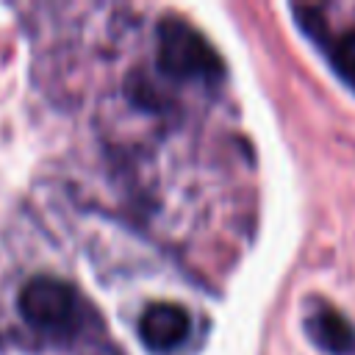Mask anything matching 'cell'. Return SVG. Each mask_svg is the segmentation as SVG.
Listing matches in <instances>:
<instances>
[{
  "mask_svg": "<svg viewBox=\"0 0 355 355\" xmlns=\"http://www.w3.org/2000/svg\"><path fill=\"white\" fill-rule=\"evenodd\" d=\"M158 67L183 80H219L222 58L208 44V39L180 17H164L158 22V44H155Z\"/></svg>",
  "mask_w": 355,
  "mask_h": 355,
  "instance_id": "1",
  "label": "cell"
},
{
  "mask_svg": "<svg viewBox=\"0 0 355 355\" xmlns=\"http://www.w3.org/2000/svg\"><path fill=\"white\" fill-rule=\"evenodd\" d=\"M333 64L341 72V78L355 86V28L336 42V47H333Z\"/></svg>",
  "mask_w": 355,
  "mask_h": 355,
  "instance_id": "5",
  "label": "cell"
},
{
  "mask_svg": "<svg viewBox=\"0 0 355 355\" xmlns=\"http://www.w3.org/2000/svg\"><path fill=\"white\" fill-rule=\"evenodd\" d=\"M189 327H191L189 311L172 300H155V302L144 305V311L136 319V333H139L141 344L155 352L178 347L186 338Z\"/></svg>",
  "mask_w": 355,
  "mask_h": 355,
  "instance_id": "3",
  "label": "cell"
},
{
  "mask_svg": "<svg viewBox=\"0 0 355 355\" xmlns=\"http://www.w3.org/2000/svg\"><path fill=\"white\" fill-rule=\"evenodd\" d=\"M94 355H119L116 349H100V352H94Z\"/></svg>",
  "mask_w": 355,
  "mask_h": 355,
  "instance_id": "6",
  "label": "cell"
},
{
  "mask_svg": "<svg viewBox=\"0 0 355 355\" xmlns=\"http://www.w3.org/2000/svg\"><path fill=\"white\" fill-rule=\"evenodd\" d=\"M17 308L31 327L42 333H67L80 316V297L55 275H33L22 283Z\"/></svg>",
  "mask_w": 355,
  "mask_h": 355,
  "instance_id": "2",
  "label": "cell"
},
{
  "mask_svg": "<svg viewBox=\"0 0 355 355\" xmlns=\"http://www.w3.org/2000/svg\"><path fill=\"white\" fill-rule=\"evenodd\" d=\"M308 327H311V336L330 352H347L355 347V330L349 327V322L344 316H338L330 308L316 311V316L308 322Z\"/></svg>",
  "mask_w": 355,
  "mask_h": 355,
  "instance_id": "4",
  "label": "cell"
}]
</instances>
